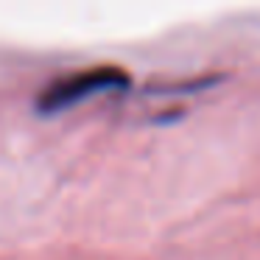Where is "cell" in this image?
I'll return each mask as SVG.
<instances>
[{
	"mask_svg": "<svg viewBox=\"0 0 260 260\" xmlns=\"http://www.w3.org/2000/svg\"><path fill=\"white\" fill-rule=\"evenodd\" d=\"M126 84H129V76L120 68H92V70H81V73H68L42 90L37 107L42 112H62V109L95 95V92L118 90V87Z\"/></svg>",
	"mask_w": 260,
	"mask_h": 260,
	"instance_id": "1",
	"label": "cell"
}]
</instances>
